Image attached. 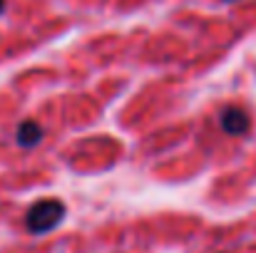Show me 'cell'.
<instances>
[{"instance_id":"obj_1","label":"cell","mask_w":256,"mask_h":253,"mask_svg":"<svg viewBox=\"0 0 256 253\" xmlns=\"http://www.w3.org/2000/svg\"><path fill=\"white\" fill-rule=\"evenodd\" d=\"M65 219V204L58 199H42L35 201L28 214H25V226L30 234H48L52 229H58Z\"/></svg>"},{"instance_id":"obj_2","label":"cell","mask_w":256,"mask_h":253,"mask_svg":"<svg viewBox=\"0 0 256 253\" xmlns=\"http://www.w3.org/2000/svg\"><path fill=\"white\" fill-rule=\"evenodd\" d=\"M219 127L229 137H244L252 129V117H249L246 109H242L236 104H229V107H224L219 112Z\"/></svg>"},{"instance_id":"obj_3","label":"cell","mask_w":256,"mask_h":253,"mask_svg":"<svg viewBox=\"0 0 256 253\" xmlns=\"http://www.w3.org/2000/svg\"><path fill=\"white\" fill-rule=\"evenodd\" d=\"M40 139H42V127H40L38 122H32V119H25V122L18 127V132H15V142H18V147H22V149L38 147Z\"/></svg>"},{"instance_id":"obj_4","label":"cell","mask_w":256,"mask_h":253,"mask_svg":"<svg viewBox=\"0 0 256 253\" xmlns=\"http://www.w3.org/2000/svg\"><path fill=\"white\" fill-rule=\"evenodd\" d=\"M2 10H5V0H0V12H2Z\"/></svg>"},{"instance_id":"obj_5","label":"cell","mask_w":256,"mask_h":253,"mask_svg":"<svg viewBox=\"0 0 256 253\" xmlns=\"http://www.w3.org/2000/svg\"><path fill=\"white\" fill-rule=\"evenodd\" d=\"M226 2H232V0H226Z\"/></svg>"}]
</instances>
